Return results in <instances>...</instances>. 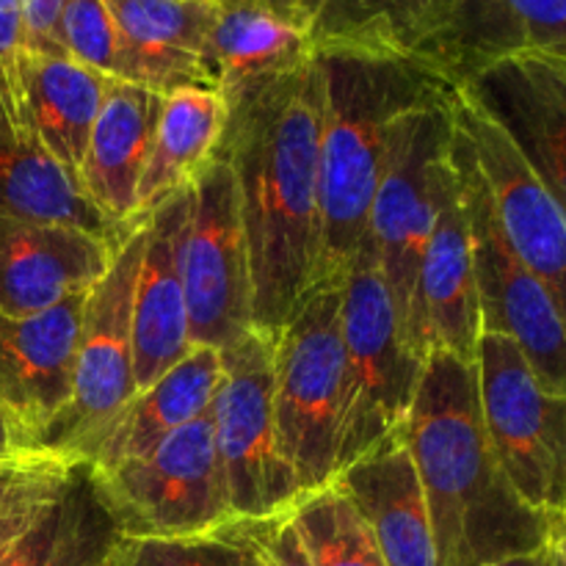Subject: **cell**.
<instances>
[{
	"instance_id": "16",
	"label": "cell",
	"mask_w": 566,
	"mask_h": 566,
	"mask_svg": "<svg viewBox=\"0 0 566 566\" xmlns=\"http://www.w3.org/2000/svg\"><path fill=\"white\" fill-rule=\"evenodd\" d=\"M457 88L509 133L566 216V66L512 55Z\"/></svg>"
},
{
	"instance_id": "34",
	"label": "cell",
	"mask_w": 566,
	"mask_h": 566,
	"mask_svg": "<svg viewBox=\"0 0 566 566\" xmlns=\"http://www.w3.org/2000/svg\"><path fill=\"white\" fill-rule=\"evenodd\" d=\"M243 534L258 547L265 566H313L304 542L293 525L291 512L274 514L263 520H238Z\"/></svg>"
},
{
	"instance_id": "29",
	"label": "cell",
	"mask_w": 566,
	"mask_h": 566,
	"mask_svg": "<svg viewBox=\"0 0 566 566\" xmlns=\"http://www.w3.org/2000/svg\"><path fill=\"white\" fill-rule=\"evenodd\" d=\"M227 127V99L216 88L166 94L147 169L138 182V216L186 188L216 158Z\"/></svg>"
},
{
	"instance_id": "17",
	"label": "cell",
	"mask_w": 566,
	"mask_h": 566,
	"mask_svg": "<svg viewBox=\"0 0 566 566\" xmlns=\"http://www.w3.org/2000/svg\"><path fill=\"white\" fill-rule=\"evenodd\" d=\"M88 291L36 315L0 313V409L28 440L70 403Z\"/></svg>"
},
{
	"instance_id": "33",
	"label": "cell",
	"mask_w": 566,
	"mask_h": 566,
	"mask_svg": "<svg viewBox=\"0 0 566 566\" xmlns=\"http://www.w3.org/2000/svg\"><path fill=\"white\" fill-rule=\"evenodd\" d=\"M61 53L114 77L116 25L105 0H64L59 17Z\"/></svg>"
},
{
	"instance_id": "19",
	"label": "cell",
	"mask_w": 566,
	"mask_h": 566,
	"mask_svg": "<svg viewBox=\"0 0 566 566\" xmlns=\"http://www.w3.org/2000/svg\"><path fill=\"white\" fill-rule=\"evenodd\" d=\"M188 186L147 210V238H144L142 265H138L136 291H133L136 390L153 385L193 348L180 276L182 230L191 210Z\"/></svg>"
},
{
	"instance_id": "35",
	"label": "cell",
	"mask_w": 566,
	"mask_h": 566,
	"mask_svg": "<svg viewBox=\"0 0 566 566\" xmlns=\"http://www.w3.org/2000/svg\"><path fill=\"white\" fill-rule=\"evenodd\" d=\"M22 53H25V25H22L20 0H0V103L9 116Z\"/></svg>"
},
{
	"instance_id": "14",
	"label": "cell",
	"mask_w": 566,
	"mask_h": 566,
	"mask_svg": "<svg viewBox=\"0 0 566 566\" xmlns=\"http://www.w3.org/2000/svg\"><path fill=\"white\" fill-rule=\"evenodd\" d=\"M479 340L481 313L470 221L459 175L448 155L440 186V210L420 263L409 346L423 359L431 352H451L464 363H475Z\"/></svg>"
},
{
	"instance_id": "36",
	"label": "cell",
	"mask_w": 566,
	"mask_h": 566,
	"mask_svg": "<svg viewBox=\"0 0 566 566\" xmlns=\"http://www.w3.org/2000/svg\"><path fill=\"white\" fill-rule=\"evenodd\" d=\"M28 53L64 55L59 48V17L64 0H20Z\"/></svg>"
},
{
	"instance_id": "1",
	"label": "cell",
	"mask_w": 566,
	"mask_h": 566,
	"mask_svg": "<svg viewBox=\"0 0 566 566\" xmlns=\"http://www.w3.org/2000/svg\"><path fill=\"white\" fill-rule=\"evenodd\" d=\"M321 72L310 61L224 94L216 158L230 166L252 269V324L276 337L321 287Z\"/></svg>"
},
{
	"instance_id": "15",
	"label": "cell",
	"mask_w": 566,
	"mask_h": 566,
	"mask_svg": "<svg viewBox=\"0 0 566 566\" xmlns=\"http://www.w3.org/2000/svg\"><path fill=\"white\" fill-rule=\"evenodd\" d=\"M116 25L114 81L158 94L216 88L208 42L219 0H105Z\"/></svg>"
},
{
	"instance_id": "30",
	"label": "cell",
	"mask_w": 566,
	"mask_h": 566,
	"mask_svg": "<svg viewBox=\"0 0 566 566\" xmlns=\"http://www.w3.org/2000/svg\"><path fill=\"white\" fill-rule=\"evenodd\" d=\"M291 517L313 566H387L357 509L335 484L298 497Z\"/></svg>"
},
{
	"instance_id": "12",
	"label": "cell",
	"mask_w": 566,
	"mask_h": 566,
	"mask_svg": "<svg viewBox=\"0 0 566 566\" xmlns=\"http://www.w3.org/2000/svg\"><path fill=\"white\" fill-rule=\"evenodd\" d=\"M191 210L180 247L191 346L221 348L252 324V269L238 186L230 166L213 158L191 180Z\"/></svg>"
},
{
	"instance_id": "10",
	"label": "cell",
	"mask_w": 566,
	"mask_h": 566,
	"mask_svg": "<svg viewBox=\"0 0 566 566\" xmlns=\"http://www.w3.org/2000/svg\"><path fill=\"white\" fill-rule=\"evenodd\" d=\"M481 418L509 484L536 512H566V396L542 390L523 352L503 335L475 348Z\"/></svg>"
},
{
	"instance_id": "27",
	"label": "cell",
	"mask_w": 566,
	"mask_h": 566,
	"mask_svg": "<svg viewBox=\"0 0 566 566\" xmlns=\"http://www.w3.org/2000/svg\"><path fill=\"white\" fill-rule=\"evenodd\" d=\"M310 55L307 33L287 17L252 3H219L208 64L221 94L293 72Z\"/></svg>"
},
{
	"instance_id": "22",
	"label": "cell",
	"mask_w": 566,
	"mask_h": 566,
	"mask_svg": "<svg viewBox=\"0 0 566 566\" xmlns=\"http://www.w3.org/2000/svg\"><path fill=\"white\" fill-rule=\"evenodd\" d=\"M108 86V75L77 64L70 55L25 50L17 64L11 119L31 127L42 147L77 182L88 136L103 108Z\"/></svg>"
},
{
	"instance_id": "38",
	"label": "cell",
	"mask_w": 566,
	"mask_h": 566,
	"mask_svg": "<svg viewBox=\"0 0 566 566\" xmlns=\"http://www.w3.org/2000/svg\"><path fill=\"white\" fill-rule=\"evenodd\" d=\"M490 566H562V562H558L553 545H545V547H539V551L523 553V556L503 558V562H495Z\"/></svg>"
},
{
	"instance_id": "2",
	"label": "cell",
	"mask_w": 566,
	"mask_h": 566,
	"mask_svg": "<svg viewBox=\"0 0 566 566\" xmlns=\"http://www.w3.org/2000/svg\"><path fill=\"white\" fill-rule=\"evenodd\" d=\"M398 431L423 484L440 566H490L551 545L553 517L514 492L492 451L475 363L431 352Z\"/></svg>"
},
{
	"instance_id": "25",
	"label": "cell",
	"mask_w": 566,
	"mask_h": 566,
	"mask_svg": "<svg viewBox=\"0 0 566 566\" xmlns=\"http://www.w3.org/2000/svg\"><path fill=\"white\" fill-rule=\"evenodd\" d=\"M221 379V352L193 346L175 368L166 370L144 390H136L114 423L99 434L83 464H88L94 473H105L127 459L153 451L166 437L210 412Z\"/></svg>"
},
{
	"instance_id": "37",
	"label": "cell",
	"mask_w": 566,
	"mask_h": 566,
	"mask_svg": "<svg viewBox=\"0 0 566 566\" xmlns=\"http://www.w3.org/2000/svg\"><path fill=\"white\" fill-rule=\"evenodd\" d=\"M36 453L31 448V440H28L25 431L9 418V415L0 409V462H11V459H22Z\"/></svg>"
},
{
	"instance_id": "23",
	"label": "cell",
	"mask_w": 566,
	"mask_h": 566,
	"mask_svg": "<svg viewBox=\"0 0 566 566\" xmlns=\"http://www.w3.org/2000/svg\"><path fill=\"white\" fill-rule=\"evenodd\" d=\"M160 108L164 94L111 77L77 182L116 224L138 219V182L147 169Z\"/></svg>"
},
{
	"instance_id": "7",
	"label": "cell",
	"mask_w": 566,
	"mask_h": 566,
	"mask_svg": "<svg viewBox=\"0 0 566 566\" xmlns=\"http://www.w3.org/2000/svg\"><path fill=\"white\" fill-rule=\"evenodd\" d=\"M451 103L453 97H448L396 122L363 238L385 276L407 343L420 263L434 230L442 171L451 155Z\"/></svg>"
},
{
	"instance_id": "9",
	"label": "cell",
	"mask_w": 566,
	"mask_h": 566,
	"mask_svg": "<svg viewBox=\"0 0 566 566\" xmlns=\"http://www.w3.org/2000/svg\"><path fill=\"white\" fill-rule=\"evenodd\" d=\"M453 169L462 186L473 243L481 335H503L523 352L542 390L566 396V324L547 287L525 269L503 238L473 149L453 125Z\"/></svg>"
},
{
	"instance_id": "4",
	"label": "cell",
	"mask_w": 566,
	"mask_h": 566,
	"mask_svg": "<svg viewBox=\"0 0 566 566\" xmlns=\"http://www.w3.org/2000/svg\"><path fill=\"white\" fill-rule=\"evenodd\" d=\"M274 418L302 495L329 486L346 418L340 285L310 293L274 337Z\"/></svg>"
},
{
	"instance_id": "3",
	"label": "cell",
	"mask_w": 566,
	"mask_h": 566,
	"mask_svg": "<svg viewBox=\"0 0 566 566\" xmlns=\"http://www.w3.org/2000/svg\"><path fill=\"white\" fill-rule=\"evenodd\" d=\"M321 72V287L340 285L363 247L392 127L457 86L418 59L368 50H315Z\"/></svg>"
},
{
	"instance_id": "13",
	"label": "cell",
	"mask_w": 566,
	"mask_h": 566,
	"mask_svg": "<svg viewBox=\"0 0 566 566\" xmlns=\"http://www.w3.org/2000/svg\"><path fill=\"white\" fill-rule=\"evenodd\" d=\"M453 125L473 149L503 238L547 287L566 324V216L509 133L457 88Z\"/></svg>"
},
{
	"instance_id": "40",
	"label": "cell",
	"mask_w": 566,
	"mask_h": 566,
	"mask_svg": "<svg viewBox=\"0 0 566 566\" xmlns=\"http://www.w3.org/2000/svg\"><path fill=\"white\" fill-rule=\"evenodd\" d=\"M551 545H553V551H556L558 562H562V566H566V512L558 514V517L553 520Z\"/></svg>"
},
{
	"instance_id": "26",
	"label": "cell",
	"mask_w": 566,
	"mask_h": 566,
	"mask_svg": "<svg viewBox=\"0 0 566 566\" xmlns=\"http://www.w3.org/2000/svg\"><path fill=\"white\" fill-rule=\"evenodd\" d=\"M446 17L448 0H298L296 9L313 50H368L418 61Z\"/></svg>"
},
{
	"instance_id": "20",
	"label": "cell",
	"mask_w": 566,
	"mask_h": 566,
	"mask_svg": "<svg viewBox=\"0 0 566 566\" xmlns=\"http://www.w3.org/2000/svg\"><path fill=\"white\" fill-rule=\"evenodd\" d=\"M116 247L75 227L0 219V313L36 315L92 291Z\"/></svg>"
},
{
	"instance_id": "39",
	"label": "cell",
	"mask_w": 566,
	"mask_h": 566,
	"mask_svg": "<svg viewBox=\"0 0 566 566\" xmlns=\"http://www.w3.org/2000/svg\"><path fill=\"white\" fill-rule=\"evenodd\" d=\"M219 3H252V6H263V9L276 11V14L287 17V20L296 22V9L298 0H219ZM298 25V22H296Z\"/></svg>"
},
{
	"instance_id": "24",
	"label": "cell",
	"mask_w": 566,
	"mask_h": 566,
	"mask_svg": "<svg viewBox=\"0 0 566 566\" xmlns=\"http://www.w3.org/2000/svg\"><path fill=\"white\" fill-rule=\"evenodd\" d=\"M0 219L75 227L119 249L142 216L133 224L111 221L42 147L31 127L11 119L0 103Z\"/></svg>"
},
{
	"instance_id": "11",
	"label": "cell",
	"mask_w": 566,
	"mask_h": 566,
	"mask_svg": "<svg viewBox=\"0 0 566 566\" xmlns=\"http://www.w3.org/2000/svg\"><path fill=\"white\" fill-rule=\"evenodd\" d=\"M224 379L210 407L216 451L235 520L291 512L302 497L274 418V337L252 329L221 348Z\"/></svg>"
},
{
	"instance_id": "6",
	"label": "cell",
	"mask_w": 566,
	"mask_h": 566,
	"mask_svg": "<svg viewBox=\"0 0 566 566\" xmlns=\"http://www.w3.org/2000/svg\"><path fill=\"white\" fill-rule=\"evenodd\" d=\"M147 213L122 241L103 280L88 291L77 337L72 398L33 440V451L86 462L94 442L136 396L133 376V291L142 265Z\"/></svg>"
},
{
	"instance_id": "28",
	"label": "cell",
	"mask_w": 566,
	"mask_h": 566,
	"mask_svg": "<svg viewBox=\"0 0 566 566\" xmlns=\"http://www.w3.org/2000/svg\"><path fill=\"white\" fill-rule=\"evenodd\" d=\"M119 536L92 468L81 462L0 566H105Z\"/></svg>"
},
{
	"instance_id": "31",
	"label": "cell",
	"mask_w": 566,
	"mask_h": 566,
	"mask_svg": "<svg viewBox=\"0 0 566 566\" xmlns=\"http://www.w3.org/2000/svg\"><path fill=\"white\" fill-rule=\"evenodd\" d=\"M105 566H265L238 520L197 536L133 539L119 536Z\"/></svg>"
},
{
	"instance_id": "8",
	"label": "cell",
	"mask_w": 566,
	"mask_h": 566,
	"mask_svg": "<svg viewBox=\"0 0 566 566\" xmlns=\"http://www.w3.org/2000/svg\"><path fill=\"white\" fill-rule=\"evenodd\" d=\"M94 479L116 531L133 539L197 536L235 520L210 412Z\"/></svg>"
},
{
	"instance_id": "32",
	"label": "cell",
	"mask_w": 566,
	"mask_h": 566,
	"mask_svg": "<svg viewBox=\"0 0 566 566\" xmlns=\"http://www.w3.org/2000/svg\"><path fill=\"white\" fill-rule=\"evenodd\" d=\"M72 464L50 453L0 462V562L59 497Z\"/></svg>"
},
{
	"instance_id": "21",
	"label": "cell",
	"mask_w": 566,
	"mask_h": 566,
	"mask_svg": "<svg viewBox=\"0 0 566 566\" xmlns=\"http://www.w3.org/2000/svg\"><path fill=\"white\" fill-rule=\"evenodd\" d=\"M332 484L357 509L387 566H440L429 503L401 431L343 468Z\"/></svg>"
},
{
	"instance_id": "41",
	"label": "cell",
	"mask_w": 566,
	"mask_h": 566,
	"mask_svg": "<svg viewBox=\"0 0 566 566\" xmlns=\"http://www.w3.org/2000/svg\"><path fill=\"white\" fill-rule=\"evenodd\" d=\"M448 6H451V0H448Z\"/></svg>"
},
{
	"instance_id": "18",
	"label": "cell",
	"mask_w": 566,
	"mask_h": 566,
	"mask_svg": "<svg viewBox=\"0 0 566 566\" xmlns=\"http://www.w3.org/2000/svg\"><path fill=\"white\" fill-rule=\"evenodd\" d=\"M512 55H542L566 66V0H451L446 25L420 61L462 86Z\"/></svg>"
},
{
	"instance_id": "5",
	"label": "cell",
	"mask_w": 566,
	"mask_h": 566,
	"mask_svg": "<svg viewBox=\"0 0 566 566\" xmlns=\"http://www.w3.org/2000/svg\"><path fill=\"white\" fill-rule=\"evenodd\" d=\"M340 326L346 343V418L337 473L401 429L426 363L403 337L385 276L365 243L340 282Z\"/></svg>"
}]
</instances>
